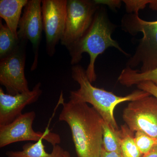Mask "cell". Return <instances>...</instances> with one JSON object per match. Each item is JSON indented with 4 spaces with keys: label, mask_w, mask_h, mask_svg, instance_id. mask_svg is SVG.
Masks as SVG:
<instances>
[{
    "label": "cell",
    "mask_w": 157,
    "mask_h": 157,
    "mask_svg": "<svg viewBox=\"0 0 157 157\" xmlns=\"http://www.w3.org/2000/svg\"><path fill=\"white\" fill-rule=\"evenodd\" d=\"M142 157H157V144L147 154L142 155Z\"/></svg>",
    "instance_id": "603a6c76"
},
{
    "label": "cell",
    "mask_w": 157,
    "mask_h": 157,
    "mask_svg": "<svg viewBox=\"0 0 157 157\" xmlns=\"http://www.w3.org/2000/svg\"><path fill=\"white\" fill-rule=\"evenodd\" d=\"M43 31L42 12V1L29 0L23 9L18 29L17 36L20 41H30L33 45L34 59L31 71L37 69L39 46Z\"/></svg>",
    "instance_id": "30bf717a"
},
{
    "label": "cell",
    "mask_w": 157,
    "mask_h": 157,
    "mask_svg": "<svg viewBox=\"0 0 157 157\" xmlns=\"http://www.w3.org/2000/svg\"><path fill=\"white\" fill-rule=\"evenodd\" d=\"M120 137L121 154L124 157H142V155L135 142V132H133L125 124L119 129Z\"/></svg>",
    "instance_id": "9a60e30c"
},
{
    "label": "cell",
    "mask_w": 157,
    "mask_h": 157,
    "mask_svg": "<svg viewBox=\"0 0 157 157\" xmlns=\"http://www.w3.org/2000/svg\"><path fill=\"white\" fill-rule=\"evenodd\" d=\"M67 157H70V155H69V156H68Z\"/></svg>",
    "instance_id": "cb8c5ba5"
},
{
    "label": "cell",
    "mask_w": 157,
    "mask_h": 157,
    "mask_svg": "<svg viewBox=\"0 0 157 157\" xmlns=\"http://www.w3.org/2000/svg\"><path fill=\"white\" fill-rule=\"evenodd\" d=\"M115 26L110 22L107 12L103 6H99L91 24L76 43L68 49L71 64L77 65L81 60L82 54L86 52L89 55L90 63L86 70L88 78L92 83L97 79L95 64L98 56L102 54L107 48L113 47L126 56L128 54L122 49L118 43L113 39L111 35Z\"/></svg>",
    "instance_id": "7a4b0ae2"
},
{
    "label": "cell",
    "mask_w": 157,
    "mask_h": 157,
    "mask_svg": "<svg viewBox=\"0 0 157 157\" xmlns=\"http://www.w3.org/2000/svg\"><path fill=\"white\" fill-rule=\"evenodd\" d=\"M27 43L20 41L11 54L0 60V83L11 95L30 90L25 74Z\"/></svg>",
    "instance_id": "52a82bcc"
},
{
    "label": "cell",
    "mask_w": 157,
    "mask_h": 157,
    "mask_svg": "<svg viewBox=\"0 0 157 157\" xmlns=\"http://www.w3.org/2000/svg\"><path fill=\"white\" fill-rule=\"evenodd\" d=\"M126 9L128 14H138V11L144 9L146 5H150V7L154 10H157V0H124Z\"/></svg>",
    "instance_id": "d6986e66"
},
{
    "label": "cell",
    "mask_w": 157,
    "mask_h": 157,
    "mask_svg": "<svg viewBox=\"0 0 157 157\" xmlns=\"http://www.w3.org/2000/svg\"><path fill=\"white\" fill-rule=\"evenodd\" d=\"M121 84L130 87L144 82L150 81L157 86V67L146 72H140L129 67L124 68L118 78Z\"/></svg>",
    "instance_id": "5bb4252c"
},
{
    "label": "cell",
    "mask_w": 157,
    "mask_h": 157,
    "mask_svg": "<svg viewBox=\"0 0 157 157\" xmlns=\"http://www.w3.org/2000/svg\"><path fill=\"white\" fill-rule=\"evenodd\" d=\"M60 101L63 109L59 120L70 127L78 157H101L103 148V119L94 107L70 100L65 102L63 93Z\"/></svg>",
    "instance_id": "6da1fadb"
},
{
    "label": "cell",
    "mask_w": 157,
    "mask_h": 157,
    "mask_svg": "<svg viewBox=\"0 0 157 157\" xmlns=\"http://www.w3.org/2000/svg\"><path fill=\"white\" fill-rule=\"evenodd\" d=\"M20 41L16 39L6 24L0 22V59L11 54L19 45Z\"/></svg>",
    "instance_id": "2e32d148"
},
{
    "label": "cell",
    "mask_w": 157,
    "mask_h": 157,
    "mask_svg": "<svg viewBox=\"0 0 157 157\" xmlns=\"http://www.w3.org/2000/svg\"><path fill=\"white\" fill-rule=\"evenodd\" d=\"M101 157H124L121 153L116 152H108L102 148Z\"/></svg>",
    "instance_id": "7402d4cb"
},
{
    "label": "cell",
    "mask_w": 157,
    "mask_h": 157,
    "mask_svg": "<svg viewBox=\"0 0 157 157\" xmlns=\"http://www.w3.org/2000/svg\"><path fill=\"white\" fill-rule=\"evenodd\" d=\"M99 6L95 1L67 0L64 31L60 41L62 45L68 49L84 35Z\"/></svg>",
    "instance_id": "5b68a950"
},
{
    "label": "cell",
    "mask_w": 157,
    "mask_h": 157,
    "mask_svg": "<svg viewBox=\"0 0 157 157\" xmlns=\"http://www.w3.org/2000/svg\"><path fill=\"white\" fill-rule=\"evenodd\" d=\"M95 2L98 5H106L113 9H115L116 8H119L121 6V1H107V0H95Z\"/></svg>",
    "instance_id": "44dd1931"
},
{
    "label": "cell",
    "mask_w": 157,
    "mask_h": 157,
    "mask_svg": "<svg viewBox=\"0 0 157 157\" xmlns=\"http://www.w3.org/2000/svg\"><path fill=\"white\" fill-rule=\"evenodd\" d=\"M138 89L144 91L157 99V86L150 81L144 82L137 85Z\"/></svg>",
    "instance_id": "ffe728a7"
},
{
    "label": "cell",
    "mask_w": 157,
    "mask_h": 157,
    "mask_svg": "<svg viewBox=\"0 0 157 157\" xmlns=\"http://www.w3.org/2000/svg\"><path fill=\"white\" fill-rule=\"evenodd\" d=\"M35 111L22 113L17 119L6 125L0 126V147L24 141H39L43 139L52 147L61 142L59 135L50 132L46 128L45 132H36L33 128L36 118Z\"/></svg>",
    "instance_id": "8992f818"
},
{
    "label": "cell",
    "mask_w": 157,
    "mask_h": 157,
    "mask_svg": "<svg viewBox=\"0 0 157 157\" xmlns=\"http://www.w3.org/2000/svg\"><path fill=\"white\" fill-rule=\"evenodd\" d=\"M103 147L106 151L121 153L118 130L112 128L103 120Z\"/></svg>",
    "instance_id": "e0dca14e"
},
{
    "label": "cell",
    "mask_w": 157,
    "mask_h": 157,
    "mask_svg": "<svg viewBox=\"0 0 157 157\" xmlns=\"http://www.w3.org/2000/svg\"><path fill=\"white\" fill-rule=\"evenodd\" d=\"M122 117L133 132L140 131L157 138V99L155 97L150 95L129 102Z\"/></svg>",
    "instance_id": "ba28073f"
},
{
    "label": "cell",
    "mask_w": 157,
    "mask_h": 157,
    "mask_svg": "<svg viewBox=\"0 0 157 157\" xmlns=\"http://www.w3.org/2000/svg\"><path fill=\"white\" fill-rule=\"evenodd\" d=\"M28 2V0L0 1V17L5 21L6 25L17 39V29L21 12Z\"/></svg>",
    "instance_id": "7c38bea8"
},
{
    "label": "cell",
    "mask_w": 157,
    "mask_h": 157,
    "mask_svg": "<svg viewBox=\"0 0 157 157\" xmlns=\"http://www.w3.org/2000/svg\"><path fill=\"white\" fill-rule=\"evenodd\" d=\"M67 0H42L43 31L46 38V49L49 56H54L56 47L60 42L64 31Z\"/></svg>",
    "instance_id": "9c48e42d"
},
{
    "label": "cell",
    "mask_w": 157,
    "mask_h": 157,
    "mask_svg": "<svg viewBox=\"0 0 157 157\" xmlns=\"http://www.w3.org/2000/svg\"><path fill=\"white\" fill-rule=\"evenodd\" d=\"M41 87L39 82L29 91L15 95L5 94L0 88V126L11 123L22 114L26 106L38 101L42 94Z\"/></svg>",
    "instance_id": "8fae6325"
},
{
    "label": "cell",
    "mask_w": 157,
    "mask_h": 157,
    "mask_svg": "<svg viewBox=\"0 0 157 157\" xmlns=\"http://www.w3.org/2000/svg\"><path fill=\"white\" fill-rule=\"evenodd\" d=\"M135 142L142 155L147 154L157 144V138L140 131L135 132Z\"/></svg>",
    "instance_id": "ac0fdd59"
},
{
    "label": "cell",
    "mask_w": 157,
    "mask_h": 157,
    "mask_svg": "<svg viewBox=\"0 0 157 157\" xmlns=\"http://www.w3.org/2000/svg\"><path fill=\"white\" fill-rule=\"evenodd\" d=\"M123 29L135 36L139 33L143 38L133 56L127 63V67L134 69L141 65L140 72L151 71L157 67V21H147L138 14H128L124 15L121 20Z\"/></svg>",
    "instance_id": "277c9868"
},
{
    "label": "cell",
    "mask_w": 157,
    "mask_h": 157,
    "mask_svg": "<svg viewBox=\"0 0 157 157\" xmlns=\"http://www.w3.org/2000/svg\"><path fill=\"white\" fill-rule=\"evenodd\" d=\"M71 73L73 80L79 84V88L70 92V100L90 104L103 120L115 130L119 129L114 114L117 105L151 95L149 93L138 89L128 95L117 96L111 92L96 87L92 84L88 78L86 70L80 65L73 66Z\"/></svg>",
    "instance_id": "3957f363"
},
{
    "label": "cell",
    "mask_w": 157,
    "mask_h": 157,
    "mask_svg": "<svg viewBox=\"0 0 157 157\" xmlns=\"http://www.w3.org/2000/svg\"><path fill=\"white\" fill-rule=\"evenodd\" d=\"M43 139L34 143L25 144L22 150L19 151H10L6 152L8 157H67L69 153L64 150L59 144L53 146L52 151L48 153L45 151Z\"/></svg>",
    "instance_id": "4fadbf2b"
}]
</instances>
